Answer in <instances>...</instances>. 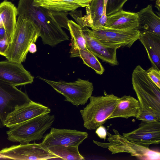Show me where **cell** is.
Wrapping results in <instances>:
<instances>
[{"label":"cell","mask_w":160,"mask_h":160,"mask_svg":"<svg viewBox=\"0 0 160 160\" xmlns=\"http://www.w3.org/2000/svg\"><path fill=\"white\" fill-rule=\"evenodd\" d=\"M147 72L151 80L160 89V71L152 66L148 69Z\"/></svg>","instance_id":"cell-27"},{"label":"cell","mask_w":160,"mask_h":160,"mask_svg":"<svg viewBox=\"0 0 160 160\" xmlns=\"http://www.w3.org/2000/svg\"><path fill=\"white\" fill-rule=\"evenodd\" d=\"M122 136L130 141L149 148L150 145L160 143V121H142L138 128Z\"/></svg>","instance_id":"cell-12"},{"label":"cell","mask_w":160,"mask_h":160,"mask_svg":"<svg viewBox=\"0 0 160 160\" xmlns=\"http://www.w3.org/2000/svg\"><path fill=\"white\" fill-rule=\"evenodd\" d=\"M138 40L145 48L152 66L160 71V36L141 31Z\"/></svg>","instance_id":"cell-17"},{"label":"cell","mask_w":160,"mask_h":160,"mask_svg":"<svg viewBox=\"0 0 160 160\" xmlns=\"http://www.w3.org/2000/svg\"><path fill=\"white\" fill-rule=\"evenodd\" d=\"M81 28L86 40L87 48L102 61L111 65H118L119 63L116 55L117 49L103 45L97 40L89 36Z\"/></svg>","instance_id":"cell-16"},{"label":"cell","mask_w":160,"mask_h":160,"mask_svg":"<svg viewBox=\"0 0 160 160\" xmlns=\"http://www.w3.org/2000/svg\"><path fill=\"white\" fill-rule=\"evenodd\" d=\"M68 25L71 37V48L87 49L81 27L71 20L68 21Z\"/></svg>","instance_id":"cell-25"},{"label":"cell","mask_w":160,"mask_h":160,"mask_svg":"<svg viewBox=\"0 0 160 160\" xmlns=\"http://www.w3.org/2000/svg\"><path fill=\"white\" fill-rule=\"evenodd\" d=\"M89 99V103L80 112L84 127L88 130H95L108 120L120 98L104 92V95L91 96Z\"/></svg>","instance_id":"cell-4"},{"label":"cell","mask_w":160,"mask_h":160,"mask_svg":"<svg viewBox=\"0 0 160 160\" xmlns=\"http://www.w3.org/2000/svg\"><path fill=\"white\" fill-rule=\"evenodd\" d=\"M86 132L76 130L51 128L49 132L44 137L42 146L48 148L54 146L70 145L78 147L88 137Z\"/></svg>","instance_id":"cell-11"},{"label":"cell","mask_w":160,"mask_h":160,"mask_svg":"<svg viewBox=\"0 0 160 160\" xmlns=\"http://www.w3.org/2000/svg\"><path fill=\"white\" fill-rule=\"evenodd\" d=\"M9 42L8 39L0 36V55L5 56L8 48Z\"/></svg>","instance_id":"cell-28"},{"label":"cell","mask_w":160,"mask_h":160,"mask_svg":"<svg viewBox=\"0 0 160 160\" xmlns=\"http://www.w3.org/2000/svg\"><path fill=\"white\" fill-rule=\"evenodd\" d=\"M132 80L140 107L136 119L144 121H160V89L149 78L147 70L139 65L133 70Z\"/></svg>","instance_id":"cell-2"},{"label":"cell","mask_w":160,"mask_h":160,"mask_svg":"<svg viewBox=\"0 0 160 160\" xmlns=\"http://www.w3.org/2000/svg\"><path fill=\"white\" fill-rule=\"evenodd\" d=\"M17 15V8L11 2L4 0L0 3V27L4 28L11 42L16 26Z\"/></svg>","instance_id":"cell-21"},{"label":"cell","mask_w":160,"mask_h":160,"mask_svg":"<svg viewBox=\"0 0 160 160\" xmlns=\"http://www.w3.org/2000/svg\"><path fill=\"white\" fill-rule=\"evenodd\" d=\"M92 0H33V5L50 10L68 12L75 10L79 7H86Z\"/></svg>","instance_id":"cell-18"},{"label":"cell","mask_w":160,"mask_h":160,"mask_svg":"<svg viewBox=\"0 0 160 160\" xmlns=\"http://www.w3.org/2000/svg\"></svg>","instance_id":"cell-34"},{"label":"cell","mask_w":160,"mask_h":160,"mask_svg":"<svg viewBox=\"0 0 160 160\" xmlns=\"http://www.w3.org/2000/svg\"><path fill=\"white\" fill-rule=\"evenodd\" d=\"M140 107L138 100L130 95H125L120 98V100L108 119L115 118L128 119L138 116Z\"/></svg>","instance_id":"cell-19"},{"label":"cell","mask_w":160,"mask_h":160,"mask_svg":"<svg viewBox=\"0 0 160 160\" xmlns=\"http://www.w3.org/2000/svg\"><path fill=\"white\" fill-rule=\"evenodd\" d=\"M0 153L7 159L44 160L58 158L41 143H20L0 150Z\"/></svg>","instance_id":"cell-10"},{"label":"cell","mask_w":160,"mask_h":160,"mask_svg":"<svg viewBox=\"0 0 160 160\" xmlns=\"http://www.w3.org/2000/svg\"><path fill=\"white\" fill-rule=\"evenodd\" d=\"M0 159H7L5 157H4L3 156H2L0 153Z\"/></svg>","instance_id":"cell-32"},{"label":"cell","mask_w":160,"mask_h":160,"mask_svg":"<svg viewBox=\"0 0 160 160\" xmlns=\"http://www.w3.org/2000/svg\"><path fill=\"white\" fill-rule=\"evenodd\" d=\"M70 53L72 58H81L84 64L91 68L98 74H103L105 69L97 57L88 49H86L71 48Z\"/></svg>","instance_id":"cell-22"},{"label":"cell","mask_w":160,"mask_h":160,"mask_svg":"<svg viewBox=\"0 0 160 160\" xmlns=\"http://www.w3.org/2000/svg\"><path fill=\"white\" fill-rule=\"evenodd\" d=\"M155 7H156L158 9L159 11H160V0H156Z\"/></svg>","instance_id":"cell-31"},{"label":"cell","mask_w":160,"mask_h":160,"mask_svg":"<svg viewBox=\"0 0 160 160\" xmlns=\"http://www.w3.org/2000/svg\"><path fill=\"white\" fill-rule=\"evenodd\" d=\"M54 115L42 114L9 128L6 132L7 139L12 142L20 143L40 140L50 128L54 120Z\"/></svg>","instance_id":"cell-5"},{"label":"cell","mask_w":160,"mask_h":160,"mask_svg":"<svg viewBox=\"0 0 160 160\" xmlns=\"http://www.w3.org/2000/svg\"><path fill=\"white\" fill-rule=\"evenodd\" d=\"M104 0H92L86 7V14L81 17L84 25L91 28L98 20L102 15Z\"/></svg>","instance_id":"cell-23"},{"label":"cell","mask_w":160,"mask_h":160,"mask_svg":"<svg viewBox=\"0 0 160 160\" xmlns=\"http://www.w3.org/2000/svg\"></svg>","instance_id":"cell-33"},{"label":"cell","mask_w":160,"mask_h":160,"mask_svg":"<svg viewBox=\"0 0 160 160\" xmlns=\"http://www.w3.org/2000/svg\"><path fill=\"white\" fill-rule=\"evenodd\" d=\"M96 129L95 132L98 137L100 138L106 139L107 135V132L105 127L101 125Z\"/></svg>","instance_id":"cell-29"},{"label":"cell","mask_w":160,"mask_h":160,"mask_svg":"<svg viewBox=\"0 0 160 160\" xmlns=\"http://www.w3.org/2000/svg\"><path fill=\"white\" fill-rule=\"evenodd\" d=\"M113 134L107 132L108 143H103L93 140V142L98 146L106 148L112 154L126 152L131 156L136 157L140 159L159 160V152L150 149L137 144L128 140L118 131L113 129Z\"/></svg>","instance_id":"cell-6"},{"label":"cell","mask_w":160,"mask_h":160,"mask_svg":"<svg viewBox=\"0 0 160 160\" xmlns=\"http://www.w3.org/2000/svg\"><path fill=\"white\" fill-rule=\"evenodd\" d=\"M104 27L119 30H138L137 13L120 10L107 16V22Z\"/></svg>","instance_id":"cell-15"},{"label":"cell","mask_w":160,"mask_h":160,"mask_svg":"<svg viewBox=\"0 0 160 160\" xmlns=\"http://www.w3.org/2000/svg\"><path fill=\"white\" fill-rule=\"evenodd\" d=\"M51 111L48 107L31 101L17 108L10 113L5 119V126L10 128L39 116L49 113Z\"/></svg>","instance_id":"cell-14"},{"label":"cell","mask_w":160,"mask_h":160,"mask_svg":"<svg viewBox=\"0 0 160 160\" xmlns=\"http://www.w3.org/2000/svg\"><path fill=\"white\" fill-rule=\"evenodd\" d=\"M33 0H20L18 15L30 19L39 27L43 43L52 47L69 37L62 28L69 30L68 12L52 11L33 4Z\"/></svg>","instance_id":"cell-1"},{"label":"cell","mask_w":160,"mask_h":160,"mask_svg":"<svg viewBox=\"0 0 160 160\" xmlns=\"http://www.w3.org/2000/svg\"><path fill=\"white\" fill-rule=\"evenodd\" d=\"M41 36L38 26L30 19L18 16L16 28L5 57L12 61H25L30 45Z\"/></svg>","instance_id":"cell-3"},{"label":"cell","mask_w":160,"mask_h":160,"mask_svg":"<svg viewBox=\"0 0 160 160\" xmlns=\"http://www.w3.org/2000/svg\"><path fill=\"white\" fill-rule=\"evenodd\" d=\"M129 0H104V6H106L107 16L122 9L125 3Z\"/></svg>","instance_id":"cell-26"},{"label":"cell","mask_w":160,"mask_h":160,"mask_svg":"<svg viewBox=\"0 0 160 160\" xmlns=\"http://www.w3.org/2000/svg\"><path fill=\"white\" fill-rule=\"evenodd\" d=\"M37 49L36 45L35 43H32L30 45L28 52L32 53H34L36 52Z\"/></svg>","instance_id":"cell-30"},{"label":"cell","mask_w":160,"mask_h":160,"mask_svg":"<svg viewBox=\"0 0 160 160\" xmlns=\"http://www.w3.org/2000/svg\"><path fill=\"white\" fill-rule=\"evenodd\" d=\"M38 78L47 83L58 92L63 96L65 101L77 107L84 105L92 96L93 84L88 80L80 78L73 82L53 81L40 77Z\"/></svg>","instance_id":"cell-7"},{"label":"cell","mask_w":160,"mask_h":160,"mask_svg":"<svg viewBox=\"0 0 160 160\" xmlns=\"http://www.w3.org/2000/svg\"><path fill=\"white\" fill-rule=\"evenodd\" d=\"M32 100L16 86L0 80V128H4L8 116L17 108Z\"/></svg>","instance_id":"cell-9"},{"label":"cell","mask_w":160,"mask_h":160,"mask_svg":"<svg viewBox=\"0 0 160 160\" xmlns=\"http://www.w3.org/2000/svg\"><path fill=\"white\" fill-rule=\"evenodd\" d=\"M33 79L21 63L8 59L0 61V80L16 86L32 83Z\"/></svg>","instance_id":"cell-13"},{"label":"cell","mask_w":160,"mask_h":160,"mask_svg":"<svg viewBox=\"0 0 160 160\" xmlns=\"http://www.w3.org/2000/svg\"><path fill=\"white\" fill-rule=\"evenodd\" d=\"M138 30L146 31L160 36V18L153 12L151 5L137 12Z\"/></svg>","instance_id":"cell-20"},{"label":"cell","mask_w":160,"mask_h":160,"mask_svg":"<svg viewBox=\"0 0 160 160\" xmlns=\"http://www.w3.org/2000/svg\"><path fill=\"white\" fill-rule=\"evenodd\" d=\"M78 146L57 145L47 149L51 152L63 160H81L84 158L80 153Z\"/></svg>","instance_id":"cell-24"},{"label":"cell","mask_w":160,"mask_h":160,"mask_svg":"<svg viewBox=\"0 0 160 160\" xmlns=\"http://www.w3.org/2000/svg\"><path fill=\"white\" fill-rule=\"evenodd\" d=\"M80 26L89 36L106 46L117 49L130 48L139 38L140 31L138 30H119L104 26L101 29L90 30L86 26Z\"/></svg>","instance_id":"cell-8"}]
</instances>
